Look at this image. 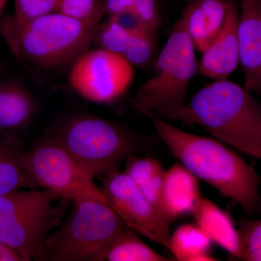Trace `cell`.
<instances>
[{
  "label": "cell",
  "mask_w": 261,
  "mask_h": 261,
  "mask_svg": "<svg viewBox=\"0 0 261 261\" xmlns=\"http://www.w3.org/2000/svg\"><path fill=\"white\" fill-rule=\"evenodd\" d=\"M160 140L185 167L252 214L260 207V178L251 165L223 142L180 129L152 113Z\"/></svg>",
  "instance_id": "cell-1"
},
{
  "label": "cell",
  "mask_w": 261,
  "mask_h": 261,
  "mask_svg": "<svg viewBox=\"0 0 261 261\" xmlns=\"http://www.w3.org/2000/svg\"><path fill=\"white\" fill-rule=\"evenodd\" d=\"M172 120L200 126L216 140L261 159L260 102L227 79L202 87Z\"/></svg>",
  "instance_id": "cell-2"
},
{
  "label": "cell",
  "mask_w": 261,
  "mask_h": 261,
  "mask_svg": "<svg viewBox=\"0 0 261 261\" xmlns=\"http://www.w3.org/2000/svg\"><path fill=\"white\" fill-rule=\"evenodd\" d=\"M93 30L59 13L29 20L3 18L0 32L20 61L43 71L70 65L92 46Z\"/></svg>",
  "instance_id": "cell-3"
},
{
  "label": "cell",
  "mask_w": 261,
  "mask_h": 261,
  "mask_svg": "<svg viewBox=\"0 0 261 261\" xmlns=\"http://www.w3.org/2000/svg\"><path fill=\"white\" fill-rule=\"evenodd\" d=\"M195 47L180 16L156 58L154 73L142 84L132 99L140 112L172 119L184 106L197 73Z\"/></svg>",
  "instance_id": "cell-4"
},
{
  "label": "cell",
  "mask_w": 261,
  "mask_h": 261,
  "mask_svg": "<svg viewBox=\"0 0 261 261\" xmlns=\"http://www.w3.org/2000/svg\"><path fill=\"white\" fill-rule=\"evenodd\" d=\"M62 199L40 187L1 196L0 241L25 261L45 260L46 240L63 220Z\"/></svg>",
  "instance_id": "cell-5"
},
{
  "label": "cell",
  "mask_w": 261,
  "mask_h": 261,
  "mask_svg": "<svg viewBox=\"0 0 261 261\" xmlns=\"http://www.w3.org/2000/svg\"><path fill=\"white\" fill-rule=\"evenodd\" d=\"M46 240L45 260L92 261L99 250L128 229L106 197H80Z\"/></svg>",
  "instance_id": "cell-6"
},
{
  "label": "cell",
  "mask_w": 261,
  "mask_h": 261,
  "mask_svg": "<svg viewBox=\"0 0 261 261\" xmlns=\"http://www.w3.org/2000/svg\"><path fill=\"white\" fill-rule=\"evenodd\" d=\"M94 178L118 171L137 148L135 137L116 123L99 117L75 116L53 136Z\"/></svg>",
  "instance_id": "cell-7"
},
{
  "label": "cell",
  "mask_w": 261,
  "mask_h": 261,
  "mask_svg": "<svg viewBox=\"0 0 261 261\" xmlns=\"http://www.w3.org/2000/svg\"><path fill=\"white\" fill-rule=\"evenodd\" d=\"M25 162L38 187L49 190L65 200L105 197L94 178L54 137L44 139L25 152Z\"/></svg>",
  "instance_id": "cell-8"
},
{
  "label": "cell",
  "mask_w": 261,
  "mask_h": 261,
  "mask_svg": "<svg viewBox=\"0 0 261 261\" xmlns=\"http://www.w3.org/2000/svg\"><path fill=\"white\" fill-rule=\"evenodd\" d=\"M135 68L123 57L95 48L87 49L68 68V83L81 97L95 103L115 102L126 93Z\"/></svg>",
  "instance_id": "cell-9"
},
{
  "label": "cell",
  "mask_w": 261,
  "mask_h": 261,
  "mask_svg": "<svg viewBox=\"0 0 261 261\" xmlns=\"http://www.w3.org/2000/svg\"><path fill=\"white\" fill-rule=\"evenodd\" d=\"M101 190L108 205L128 228L169 250V225L126 173L116 171L105 176Z\"/></svg>",
  "instance_id": "cell-10"
},
{
  "label": "cell",
  "mask_w": 261,
  "mask_h": 261,
  "mask_svg": "<svg viewBox=\"0 0 261 261\" xmlns=\"http://www.w3.org/2000/svg\"><path fill=\"white\" fill-rule=\"evenodd\" d=\"M239 8L228 0L224 25L212 42L202 51L197 72L206 78L226 80L238 68L240 53L238 39Z\"/></svg>",
  "instance_id": "cell-11"
},
{
  "label": "cell",
  "mask_w": 261,
  "mask_h": 261,
  "mask_svg": "<svg viewBox=\"0 0 261 261\" xmlns=\"http://www.w3.org/2000/svg\"><path fill=\"white\" fill-rule=\"evenodd\" d=\"M238 39L245 88L261 92V0H240Z\"/></svg>",
  "instance_id": "cell-12"
},
{
  "label": "cell",
  "mask_w": 261,
  "mask_h": 261,
  "mask_svg": "<svg viewBox=\"0 0 261 261\" xmlns=\"http://www.w3.org/2000/svg\"><path fill=\"white\" fill-rule=\"evenodd\" d=\"M202 198L197 178L181 163H175L165 172L161 211L168 225L181 216L192 214Z\"/></svg>",
  "instance_id": "cell-13"
},
{
  "label": "cell",
  "mask_w": 261,
  "mask_h": 261,
  "mask_svg": "<svg viewBox=\"0 0 261 261\" xmlns=\"http://www.w3.org/2000/svg\"><path fill=\"white\" fill-rule=\"evenodd\" d=\"M228 0H190L181 17L195 49L200 53L224 25Z\"/></svg>",
  "instance_id": "cell-14"
},
{
  "label": "cell",
  "mask_w": 261,
  "mask_h": 261,
  "mask_svg": "<svg viewBox=\"0 0 261 261\" xmlns=\"http://www.w3.org/2000/svg\"><path fill=\"white\" fill-rule=\"evenodd\" d=\"M36 187L27 168L21 143L14 136L0 130V197Z\"/></svg>",
  "instance_id": "cell-15"
},
{
  "label": "cell",
  "mask_w": 261,
  "mask_h": 261,
  "mask_svg": "<svg viewBox=\"0 0 261 261\" xmlns=\"http://www.w3.org/2000/svg\"><path fill=\"white\" fill-rule=\"evenodd\" d=\"M196 224L202 228L211 241L238 259V229L227 213L206 198H202L192 213Z\"/></svg>",
  "instance_id": "cell-16"
},
{
  "label": "cell",
  "mask_w": 261,
  "mask_h": 261,
  "mask_svg": "<svg viewBox=\"0 0 261 261\" xmlns=\"http://www.w3.org/2000/svg\"><path fill=\"white\" fill-rule=\"evenodd\" d=\"M36 111L34 97L19 84L0 86V130L23 128L30 123Z\"/></svg>",
  "instance_id": "cell-17"
},
{
  "label": "cell",
  "mask_w": 261,
  "mask_h": 261,
  "mask_svg": "<svg viewBox=\"0 0 261 261\" xmlns=\"http://www.w3.org/2000/svg\"><path fill=\"white\" fill-rule=\"evenodd\" d=\"M165 172L157 160L134 154L127 158L124 173L133 180L162 219L161 191Z\"/></svg>",
  "instance_id": "cell-18"
},
{
  "label": "cell",
  "mask_w": 261,
  "mask_h": 261,
  "mask_svg": "<svg viewBox=\"0 0 261 261\" xmlns=\"http://www.w3.org/2000/svg\"><path fill=\"white\" fill-rule=\"evenodd\" d=\"M128 228L108 243L92 261H168Z\"/></svg>",
  "instance_id": "cell-19"
},
{
  "label": "cell",
  "mask_w": 261,
  "mask_h": 261,
  "mask_svg": "<svg viewBox=\"0 0 261 261\" xmlns=\"http://www.w3.org/2000/svg\"><path fill=\"white\" fill-rule=\"evenodd\" d=\"M211 240L197 225L179 226L171 236L169 250L179 261L217 260L210 253Z\"/></svg>",
  "instance_id": "cell-20"
},
{
  "label": "cell",
  "mask_w": 261,
  "mask_h": 261,
  "mask_svg": "<svg viewBox=\"0 0 261 261\" xmlns=\"http://www.w3.org/2000/svg\"><path fill=\"white\" fill-rule=\"evenodd\" d=\"M129 30V40L122 57L134 68H143L154 60L157 51L158 33L138 25Z\"/></svg>",
  "instance_id": "cell-21"
},
{
  "label": "cell",
  "mask_w": 261,
  "mask_h": 261,
  "mask_svg": "<svg viewBox=\"0 0 261 261\" xmlns=\"http://www.w3.org/2000/svg\"><path fill=\"white\" fill-rule=\"evenodd\" d=\"M129 29L125 28L116 18L108 17L94 29L92 43L97 48L122 56L130 37Z\"/></svg>",
  "instance_id": "cell-22"
},
{
  "label": "cell",
  "mask_w": 261,
  "mask_h": 261,
  "mask_svg": "<svg viewBox=\"0 0 261 261\" xmlns=\"http://www.w3.org/2000/svg\"><path fill=\"white\" fill-rule=\"evenodd\" d=\"M57 13L94 30L106 13V0H61Z\"/></svg>",
  "instance_id": "cell-23"
},
{
  "label": "cell",
  "mask_w": 261,
  "mask_h": 261,
  "mask_svg": "<svg viewBox=\"0 0 261 261\" xmlns=\"http://www.w3.org/2000/svg\"><path fill=\"white\" fill-rule=\"evenodd\" d=\"M238 259L261 260V221L245 219L238 229Z\"/></svg>",
  "instance_id": "cell-24"
},
{
  "label": "cell",
  "mask_w": 261,
  "mask_h": 261,
  "mask_svg": "<svg viewBox=\"0 0 261 261\" xmlns=\"http://www.w3.org/2000/svg\"><path fill=\"white\" fill-rule=\"evenodd\" d=\"M61 0H15L13 18L29 20L57 13Z\"/></svg>",
  "instance_id": "cell-25"
},
{
  "label": "cell",
  "mask_w": 261,
  "mask_h": 261,
  "mask_svg": "<svg viewBox=\"0 0 261 261\" xmlns=\"http://www.w3.org/2000/svg\"><path fill=\"white\" fill-rule=\"evenodd\" d=\"M137 25L158 33L162 22L157 0H136L130 11Z\"/></svg>",
  "instance_id": "cell-26"
},
{
  "label": "cell",
  "mask_w": 261,
  "mask_h": 261,
  "mask_svg": "<svg viewBox=\"0 0 261 261\" xmlns=\"http://www.w3.org/2000/svg\"><path fill=\"white\" fill-rule=\"evenodd\" d=\"M136 0H106V10L108 16L117 18L128 13L133 8Z\"/></svg>",
  "instance_id": "cell-27"
},
{
  "label": "cell",
  "mask_w": 261,
  "mask_h": 261,
  "mask_svg": "<svg viewBox=\"0 0 261 261\" xmlns=\"http://www.w3.org/2000/svg\"><path fill=\"white\" fill-rule=\"evenodd\" d=\"M0 261H25L14 249L0 241Z\"/></svg>",
  "instance_id": "cell-28"
},
{
  "label": "cell",
  "mask_w": 261,
  "mask_h": 261,
  "mask_svg": "<svg viewBox=\"0 0 261 261\" xmlns=\"http://www.w3.org/2000/svg\"><path fill=\"white\" fill-rule=\"evenodd\" d=\"M8 1V0H0V12H2V10L4 9Z\"/></svg>",
  "instance_id": "cell-29"
}]
</instances>
